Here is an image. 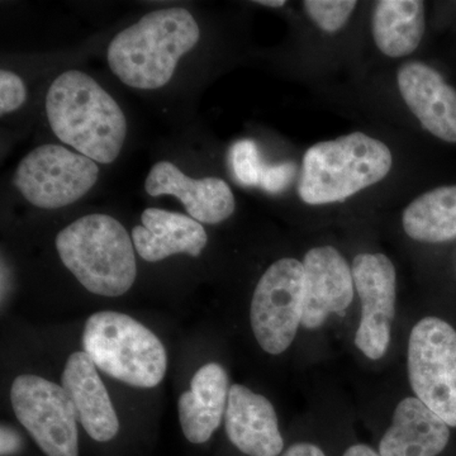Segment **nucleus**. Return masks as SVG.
<instances>
[{
	"mask_svg": "<svg viewBox=\"0 0 456 456\" xmlns=\"http://www.w3.org/2000/svg\"><path fill=\"white\" fill-rule=\"evenodd\" d=\"M47 119L57 139L99 164L121 154L127 121L121 107L88 74L65 71L46 95Z\"/></svg>",
	"mask_w": 456,
	"mask_h": 456,
	"instance_id": "obj_1",
	"label": "nucleus"
},
{
	"mask_svg": "<svg viewBox=\"0 0 456 456\" xmlns=\"http://www.w3.org/2000/svg\"><path fill=\"white\" fill-rule=\"evenodd\" d=\"M200 38V26L187 9H159L110 41L108 64L131 88H163L173 77L179 60L196 47Z\"/></svg>",
	"mask_w": 456,
	"mask_h": 456,
	"instance_id": "obj_2",
	"label": "nucleus"
},
{
	"mask_svg": "<svg viewBox=\"0 0 456 456\" xmlns=\"http://www.w3.org/2000/svg\"><path fill=\"white\" fill-rule=\"evenodd\" d=\"M56 250L66 269L90 293L119 297L136 281L134 241L121 222L89 215L60 231Z\"/></svg>",
	"mask_w": 456,
	"mask_h": 456,
	"instance_id": "obj_3",
	"label": "nucleus"
},
{
	"mask_svg": "<svg viewBox=\"0 0 456 456\" xmlns=\"http://www.w3.org/2000/svg\"><path fill=\"white\" fill-rule=\"evenodd\" d=\"M392 165L389 147L362 132L323 141L305 151L298 194L312 206L342 202L382 182Z\"/></svg>",
	"mask_w": 456,
	"mask_h": 456,
	"instance_id": "obj_4",
	"label": "nucleus"
},
{
	"mask_svg": "<svg viewBox=\"0 0 456 456\" xmlns=\"http://www.w3.org/2000/svg\"><path fill=\"white\" fill-rule=\"evenodd\" d=\"M83 347L95 367L128 386L154 388L167 374L163 342L139 321L119 312L92 314L84 329Z\"/></svg>",
	"mask_w": 456,
	"mask_h": 456,
	"instance_id": "obj_5",
	"label": "nucleus"
},
{
	"mask_svg": "<svg viewBox=\"0 0 456 456\" xmlns=\"http://www.w3.org/2000/svg\"><path fill=\"white\" fill-rule=\"evenodd\" d=\"M408 375L416 398L456 428V331L448 322L426 317L413 327Z\"/></svg>",
	"mask_w": 456,
	"mask_h": 456,
	"instance_id": "obj_6",
	"label": "nucleus"
},
{
	"mask_svg": "<svg viewBox=\"0 0 456 456\" xmlns=\"http://www.w3.org/2000/svg\"><path fill=\"white\" fill-rule=\"evenodd\" d=\"M95 161L60 145H42L18 164L14 187L26 200L42 209L70 206L94 187Z\"/></svg>",
	"mask_w": 456,
	"mask_h": 456,
	"instance_id": "obj_7",
	"label": "nucleus"
},
{
	"mask_svg": "<svg viewBox=\"0 0 456 456\" xmlns=\"http://www.w3.org/2000/svg\"><path fill=\"white\" fill-rule=\"evenodd\" d=\"M303 263L290 257L275 261L255 288L251 327L261 346L272 355L292 345L303 317Z\"/></svg>",
	"mask_w": 456,
	"mask_h": 456,
	"instance_id": "obj_8",
	"label": "nucleus"
},
{
	"mask_svg": "<svg viewBox=\"0 0 456 456\" xmlns=\"http://www.w3.org/2000/svg\"><path fill=\"white\" fill-rule=\"evenodd\" d=\"M11 402L18 421L47 456H79L77 412L62 387L22 374L14 379Z\"/></svg>",
	"mask_w": 456,
	"mask_h": 456,
	"instance_id": "obj_9",
	"label": "nucleus"
},
{
	"mask_svg": "<svg viewBox=\"0 0 456 456\" xmlns=\"http://www.w3.org/2000/svg\"><path fill=\"white\" fill-rule=\"evenodd\" d=\"M351 273L362 311L355 335L356 347L369 359H382L391 342L395 316V265L386 255L360 254L353 261Z\"/></svg>",
	"mask_w": 456,
	"mask_h": 456,
	"instance_id": "obj_10",
	"label": "nucleus"
},
{
	"mask_svg": "<svg viewBox=\"0 0 456 456\" xmlns=\"http://www.w3.org/2000/svg\"><path fill=\"white\" fill-rule=\"evenodd\" d=\"M302 326L318 329L331 314H341L354 299L353 273L347 261L332 246L311 248L303 260Z\"/></svg>",
	"mask_w": 456,
	"mask_h": 456,
	"instance_id": "obj_11",
	"label": "nucleus"
},
{
	"mask_svg": "<svg viewBox=\"0 0 456 456\" xmlns=\"http://www.w3.org/2000/svg\"><path fill=\"white\" fill-rule=\"evenodd\" d=\"M145 189L151 197L178 198L188 215L200 224H221L236 208L235 196L224 180L215 176L191 178L170 161H160L151 167Z\"/></svg>",
	"mask_w": 456,
	"mask_h": 456,
	"instance_id": "obj_12",
	"label": "nucleus"
},
{
	"mask_svg": "<svg viewBox=\"0 0 456 456\" xmlns=\"http://www.w3.org/2000/svg\"><path fill=\"white\" fill-rule=\"evenodd\" d=\"M399 92L425 130L456 143V90L439 71L422 62H408L398 70Z\"/></svg>",
	"mask_w": 456,
	"mask_h": 456,
	"instance_id": "obj_13",
	"label": "nucleus"
},
{
	"mask_svg": "<svg viewBox=\"0 0 456 456\" xmlns=\"http://www.w3.org/2000/svg\"><path fill=\"white\" fill-rule=\"evenodd\" d=\"M224 428L231 443L246 455L279 456L283 452L272 402L241 384L231 386Z\"/></svg>",
	"mask_w": 456,
	"mask_h": 456,
	"instance_id": "obj_14",
	"label": "nucleus"
},
{
	"mask_svg": "<svg viewBox=\"0 0 456 456\" xmlns=\"http://www.w3.org/2000/svg\"><path fill=\"white\" fill-rule=\"evenodd\" d=\"M61 387L73 403L77 421L93 440L107 443L118 434L119 421L112 401L97 367L84 351L69 356Z\"/></svg>",
	"mask_w": 456,
	"mask_h": 456,
	"instance_id": "obj_15",
	"label": "nucleus"
},
{
	"mask_svg": "<svg viewBox=\"0 0 456 456\" xmlns=\"http://www.w3.org/2000/svg\"><path fill=\"white\" fill-rule=\"evenodd\" d=\"M141 226L132 230V241L143 260L156 263L176 254L198 257L207 242L202 224L182 213L147 208L141 216Z\"/></svg>",
	"mask_w": 456,
	"mask_h": 456,
	"instance_id": "obj_16",
	"label": "nucleus"
},
{
	"mask_svg": "<svg viewBox=\"0 0 456 456\" xmlns=\"http://www.w3.org/2000/svg\"><path fill=\"white\" fill-rule=\"evenodd\" d=\"M449 426L419 398L399 402L391 428L379 444L380 456H437L448 445Z\"/></svg>",
	"mask_w": 456,
	"mask_h": 456,
	"instance_id": "obj_17",
	"label": "nucleus"
},
{
	"mask_svg": "<svg viewBox=\"0 0 456 456\" xmlns=\"http://www.w3.org/2000/svg\"><path fill=\"white\" fill-rule=\"evenodd\" d=\"M230 388L226 370L217 362L203 365L193 375L191 391L178 402L180 425L191 444L207 443L220 428Z\"/></svg>",
	"mask_w": 456,
	"mask_h": 456,
	"instance_id": "obj_18",
	"label": "nucleus"
},
{
	"mask_svg": "<svg viewBox=\"0 0 456 456\" xmlns=\"http://www.w3.org/2000/svg\"><path fill=\"white\" fill-rule=\"evenodd\" d=\"M371 31L378 49L389 57L410 55L425 33V4L419 0H382L375 5Z\"/></svg>",
	"mask_w": 456,
	"mask_h": 456,
	"instance_id": "obj_19",
	"label": "nucleus"
},
{
	"mask_svg": "<svg viewBox=\"0 0 456 456\" xmlns=\"http://www.w3.org/2000/svg\"><path fill=\"white\" fill-rule=\"evenodd\" d=\"M404 232L411 239L428 244L456 239V185L426 191L404 209Z\"/></svg>",
	"mask_w": 456,
	"mask_h": 456,
	"instance_id": "obj_20",
	"label": "nucleus"
},
{
	"mask_svg": "<svg viewBox=\"0 0 456 456\" xmlns=\"http://www.w3.org/2000/svg\"><path fill=\"white\" fill-rule=\"evenodd\" d=\"M358 3L354 0H305L303 7L322 31L338 32L346 25Z\"/></svg>",
	"mask_w": 456,
	"mask_h": 456,
	"instance_id": "obj_21",
	"label": "nucleus"
},
{
	"mask_svg": "<svg viewBox=\"0 0 456 456\" xmlns=\"http://www.w3.org/2000/svg\"><path fill=\"white\" fill-rule=\"evenodd\" d=\"M231 164L236 178L244 185H260L265 167L261 165L259 151L253 141H239L231 150Z\"/></svg>",
	"mask_w": 456,
	"mask_h": 456,
	"instance_id": "obj_22",
	"label": "nucleus"
},
{
	"mask_svg": "<svg viewBox=\"0 0 456 456\" xmlns=\"http://www.w3.org/2000/svg\"><path fill=\"white\" fill-rule=\"evenodd\" d=\"M27 90L25 83L12 71H0V113L14 112L25 104Z\"/></svg>",
	"mask_w": 456,
	"mask_h": 456,
	"instance_id": "obj_23",
	"label": "nucleus"
},
{
	"mask_svg": "<svg viewBox=\"0 0 456 456\" xmlns=\"http://www.w3.org/2000/svg\"><path fill=\"white\" fill-rule=\"evenodd\" d=\"M296 167L292 164L277 165V167H265L261 176L260 185L265 191L278 193L283 191L292 180Z\"/></svg>",
	"mask_w": 456,
	"mask_h": 456,
	"instance_id": "obj_24",
	"label": "nucleus"
},
{
	"mask_svg": "<svg viewBox=\"0 0 456 456\" xmlns=\"http://www.w3.org/2000/svg\"><path fill=\"white\" fill-rule=\"evenodd\" d=\"M0 437H2V444H0L2 456L17 454L20 448H22V439H20L18 432L9 428V426L2 425Z\"/></svg>",
	"mask_w": 456,
	"mask_h": 456,
	"instance_id": "obj_25",
	"label": "nucleus"
},
{
	"mask_svg": "<svg viewBox=\"0 0 456 456\" xmlns=\"http://www.w3.org/2000/svg\"><path fill=\"white\" fill-rule=\"evenodd\" d=\"M281 456H326L323 454L322 450L317 448L316 445H312V444L301 443V444H294V445L290 446L287 452H284Z\"/></svg>",
	"mask_w": 456,
	"mask_h": 456,
	"instance_id": "obj_26",
	"label": "nucleus"
},
{
	"mask_svg": "<svg viewBox=\"0 0 456 456\" xmlns=\"http://www.w3.org/2000/svg\"><path fill=\"white\" fill-rule=\"evenodd\" d=\"M344 456H380L367 445H354L345 452Z\"/></svg>",
	"mask_w": 456,
	"mask_h": 456,
	"instance_id": "obj_27",
	"label": "nucleus"
},
{
	"mask_svg": "<svg viewBox=\"0 0 456 456\" xmlns=\"http://www.w3.org/2000/svg\"><path fill=\"white\" fill-rule=\"evenodd\" d=\"M257 4L264 5V7L281 8L285 5L284 0H257Z\"/></svg>",
	"mask_w": 456,
	"mask_h": 456,
	"instance_id": "obj_28",
	"label": "nucleus"
}]
</instances>
